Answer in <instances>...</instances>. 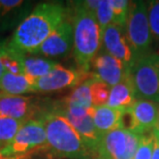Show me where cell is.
<instances>
[{
	"label": "cell",
	"mask_w": 159,
	"mask_h": 159,
	"mask_svg": "<svg viewBox=\"0 0 159 159\" xmlns=\"http://www.w3.org/2000/svg\"><path fill=\"white\" fill-rule=\"evenodd\" d=\"M152 132H153V134L156 136V138H158V139H159V116H158V120H157L156 126H155V128H154V130Z\"/></svg>",
	"instance_id": "f546056e"
},
{
	"label": "cell",
	"mask_w": 159,
	"mask_h": 159,
	"mask_svg": "<svg viewBox=\"0 0 159 159\" xmlns=\"http://www.w3.org/2000/svg\"><path fill=\"white\" fill-rule=\"evenodd\" d=\"M151 159H159V139H158V138H156V136H155V139H154L153 153H152Z\"/></svg>",
	"instance_id": "83f0119b"
},
{
	"label": "cell",
	"mask_w": 159,
	"mask_h": 159,
	"mask_svg": "<svg viewBox=\"0 0 159 159\" xmlns=\"http://www.w3.org/2000/svg\"><path fill=\"white\" fill-rule=\"evenodd\" d=\"M155 136L153 132L142 134L133 159H151L153 153Z\"/></svg>",
	"instance_id": "d4e9b609"
},
{
	"label": "cell",
	"mask_w": 159,
	"mask_h": 159,
	"mask_svg": "<svg viewBox=\"0 0 159 159\" xmlns=\"http://www.w3.org/2000/svg\"><path fill=\"white\" fill-rule=\"evenodd\" d=\"M141 135L122 128L106 133L101 136L98 156L106 159H133Z\"/></svg>",
	"instance_id": "52a82bcc"
},
{
	"label": "cell",
	"mask_w": 159,
	"mask_h": 159,
	"mask_svg": "<svg viewBox=\"0 0 159 159\" xmlns=\"http://www.w3.org/2000/svg\"><path fill=\"white\" fill-rule=\"evenodd\" d=\"M74 46V28L68 21H63L33 54L48 57L64 56Z\"/></svg>",
	"instance_id": "8fae6325"
},
{
	"label": "cell",
	"mask_w": 159,
	"mask_h": 159,
	"mask_svg": "<svg viewBox=\"0 0 159 159\" xmlns=\"http://www.w3.org/2000/svg\"><path fill=\"white\" fill-rule=\"evenodd\" d=\"M97 23L99 25L101 35L107 26L113 24V11L111 5V0H100L99 5L95 11Z\"/></svg>",
	"instance_id": "cb8c5ba5"
},
{
	"label": "cell",
	"mask_w": 159,
	"mask_h": 159,
	"mask_svg": "<svg viewBox=\"0 0 159 159\" xmlns=\"http://www.w3.org/2000/svg\"><path fill=\"white\" fill-rule=\"evenodd\" d=\"M23 4L22 0H0V18Z\"/></svg>",
	"instance_id": "4316f807"
},
{
	"label": "cell",
	"mask_w": 159,
	"mask_h": 159,
	"mask_svg": "<svg viewBox=\"0 0 159 159\" xmlns=\"http://www.w3.org/2000/svg\"><path fill=\"white\" fill-rule=\"evenodd\" d=\"M90 79H94L92 72L66 68L57 63L50 74L39 79L34 83L33 92L48 93V92L61 91L68 88H75Z\"/></svg>",
	"instance_id": "ba28073f"
},
{
	"label": "cell",
	"mask_w": 159,
	"mask_h": 159,
	"mask_svg": "<svg viewBox=\"0 0 159 159\" xmlns=\"http://www.w3.org/2000/svg\"><path fill=\"white\" fill-rule=\"evenodd\" d=\"M65 7L60 2H43L20 23L7 44L22 54H33L64 21Z\"/></svg>",
	"instance_id": "6da1fadb"
},
{
	"label": "cell",
	"mask_w": 159,
	"mask_h": 159,
	"mask_svg": "<svg viewBox=\"0 0 159 159\" xmlns=\"http://www.w3.org/2000/svg\"><path fill=\"white\" fill-rule=\"evenodd\" d=\"M43 151L48 152L43 121L32 119L22 126L11 144L0 150V154L5 158L28 159L32 154Z\"/></svg>",
	"instance_id": "277c9868"
},
{
	"label": "cell",
	"mask_w": 159,
	"mask_h": 159,
	"mask_svg": "<svg viewBox=\"0 0 159 159\" xmlns=\"http://www.w3.org/2000/svg\"><path fill=\"white\" fill-rule=\"evenodd\" d=\"M130 109L135 119L136 134L142 135L153 131L159 116V103L151 100L138 99Z\"/></svg>",
	"instance_id": "5bb4252c"
},
{
	"label": "cell",
	"mask_w": 159,
	"mask_h": 159,
	"mask_svg": "<svg viewBox=\"0 0 159 159\" xmlns=\"http://www.w3.org/2000/svg\"><path fill=\"white\" fill-rule=\"evenodd\" d=\"M95 159H106V158H103V157H101V156H98V157H96Z\"/></svg>",
	"instance_id": "1f68e13d"
},
{
	"label": "cell",
	"mask_w": 159,
	"mask_h": 159,
	"mask_svg": "<svg viewBox=\"0 0 159 159\" xmlns=\"http://www.w3.org/2000/svg\"><path fill=\"white\" fill-rule=\"evenodd\" d=\"M148 20L152 37L154 39L159 40V0L149 2Z\"/></svg>",
	"instance_id": "484cf974"
},
{
	"label": "cell",
	"mask_w": 159,
	"mask_h": 159,
	"mask_svg": "<svg viewBox=\"0 0 159 159\" xmlns=\"http://www.w3.org/2000/svg\"><path fill=\"white\" fill-rule=\"evenodd\" d=\"M0 92L7 95L22 96V94L33 92V88L24 75H14L5 71L0 79Z\"/></svg>",
	"instance_id": "ac0fdd59"
},
{
	"label": "cell",
	"mask_w": 159,
	"mask_h": 159,
	"mask_svg": "<svg viewBox=\"0 0 159 159\" xmlns=\"http://www.w3.org/2000/svg\"><path fill=\"white\" fill-rule=\"evenodd\" d=\"M0 159H11V158H5V157H3L1 154H0Z\"/></svg>",
	"instance_id": "4dcf8cb0"
},
{
	"label": "cell",
	"mask_w": 159,
	"mask_h": 159,
	"mask_svg": "<svg viewBox=\"0 0 159 159\" xmlns=\"http://www.w3.org/2000/svg\"><path fill=\"white\" fill-rule=\"evenodd\" d=\"M26 122L0 116V150L9 145Z\"/></svg>",
	"instance_id": "44dd1931"
},
{
	"label": "cell",
	"mask_w": 159,
	"mask_h": 159,
	"mask_svg": "<svg viewBox=\"0 0 159 159\" xmlns=\"http://www.w3.org/2000/svg\"><path fill=\"white\" fill-rule=\"evenodd\" d=\"M0 57L5 71L11 72L14 75H24L23 62L25 54L11 49L7 43H2Z\"/></svg>",
	"instance_id": "ffe728a7"
},
{
	"label": "cell",
	"mask_w": 159,
	"mask_h": 159,
	"mask_svg": "<svg viewBox=\"0 0 159 159\" xmlns=\"http://www.w3.org/2000/svg\"><path fill=\"white\" fill-rule=\"evenodd\" d=\"M102 46L107 51V54L119 59L128 70L131 69L138 60L126 39L125 29L115 24H111L104 30L102 34Z\"/></svg>",
	"instance_id": "9c48e42d"
},
{
	"label": "cell",
	"mask_w": 159,
	"mask_h": 159,
	"mask_svg": "<svg viewBox=\"0 0 159 159\" xmlns=\"http://www.w3.org/2000/svg\"><path fill=\"white\" fill-rule=\"evenodd\" d=\"M37 107L30 96H15L0 92V116L28 122L36 114Z\"/></svg>",
	"instance_id": "7c38bea8"
},
{
	"label": "cell",
	"mask_w": 159,
	"mask_h": 159,
	"mask_svg": "<svg viewBox=\"0 0 159 159\" xmlns=\"http://www.w3.org/2000/svg\"><path fill=\"white\" fill-rule=\"evenodd\" d=\"M74 5V57L79 70L91 72V63L102 44V35L95 12L83 1H75Z\"/></svg>",
	"instance_id": "3957f363"
},
{
	"label": "cell",
	"mask_w": 159,
	"mask_h": 159,
	"mask_svg": "<svg viewBox=\"0 0 159 159\" xmlns=\"http://www.w3.org/2000/svg\"><path fill=\"white\" fill-rule=\"evenodd\" d=\"M113 11V24L125 29L128 19L130 1L127 0H111Z\"/></svg>",
	"instance_id": "7402d4cb"
},
{
	"label": "cell",
	"mask_w": 159,
	"mask_h": 159,
	"mask_svg": "<svg viewBox=\"0 0 159 159\" xmlns=\"http://www.w3.org/2000/svg\"><path fill=\"white\" fill-rule=\"evenodd\" d=\"M136 100L134 88L128 74L122 82L111 88L107 106L118 110H126L131 107Z\"/></svg>",
	"instance_id": "9a60e30c"
},
{
	"label": "cell",
	"mask_w": 159,
	"mask_h": 159,
	"mask_svg": "<svg viewBox=\"0 0 159 159\" xmlns=\"http://www.w3.org/2000/svg\"><path fill=\"white\" fill-rule=\"evenodd\" d=\"M158 61H159V55H158Z\"/></svg>",
	"instance_id": "d6a6232c"
},
{
	"label": "cell",
	"mask_w": 159,
	"mask_h": 159,
	"mask_svg": "<svg viewBox=\"0 0 159 159\" xmlns=\"http://www.w3.org/2000/svg\"><path fill=\"white\" fill-rule=\"evenodd\" d=\"M1 48H2V43H0V54H1ZM5 72V69L3 67L2 65V62H1V57H0V79L2 78L3 74Z\"/></svg>",
	"instance_id": "f1b7e54d"
},
{
	"label": "cell",
	"mask_w": 159,
	"mask_h": 159,
	"mask_svg": "<svg viewBox=\"0 0 159 159\" xmlns=\"http://www.w3.org/2000/svg\"><path fill=\"white\" fill-rule=\"evenodd\" d=\"M47 133L48 153L57 158L95 159L75 129L64 117L54 111L41 116Z\"/></svg>",
	"instance_id": "7a4b0ae2"
},
{
	"label": "cell",
	"mask_w": 159,
	"mask_h": 159,
	"mask_svg": "<svg viewBox=\"0 0 159 159\" xmlns=\"http://www.w3.org/2000/svg\"><path fill=\"white\" fill-rule=\"evenodd\" d=\"M126 39L136 58L150 54L152 34L148 20V5L144 1H130L125 26Z\"/></svg>",
	"instance_id": "5b68a950"
},
{
	"label": "cell",
	"mask_w": 159,
	"mask_h": 159,
	"mask_svg": "<svg viewBox=\"0 0 159 159\" xmlns=\"http://www.w3.org/2000/svg\"><path fill=\"white\" fill-rule=\"evenodd\" d=\"M54 112L61 115L62 117L70 123V125L75 129L82 139L87 146V148L93 153L95 156H98V148H99L101 136L97 132L96 127L94 125L93 118H92V112L86 114L84 116L75 117L69 115L68 113L64 112L63 110L56 107L53 110Z\"/></svg>",
	"instance_id": "4fadbf2b"
},
{
	"label": "cell",
	"mask_w": 159,
	"mask_h": 159,
	"mask_svg": "<svg viewBox=\"0 0 159 159\" xmlns=\"http://www.w3.org/2000/svg\"><path fill=\"white\" fill-rule=\"evenodd\" d=\"M57 63L52 60H48L43 58H37V57H24V75L27 81L32 86L37 80L47 75L53 70Z\"/></svg>",
	"instance_id": "e0dca14e"
},
{
	"label": "cell",
	"mask_w": 159,
	"mask_h": 159,
	"mask_svg": "<svg viewBox=\"0 0 159 159\" xmlns=\"http://www.w3.org/2000/svg\"><path fill=\"white\" fill-rule=\"evenodd\" d=\"M91 68L93 69L91 72L94 79L106 83L111 88L118 85L129 74L119 59L107 53L98 54L91 63Z\"/></svg>",
	"instance_id": "30bf717a"
},
{
	"label": "cell",
	"mask_w": 159,
	"mask_h": 159,
	"mask_svg": "<svg viewBox=\"0 0 159 159\" xmlns=\"http://www.w3.org/2000/svg\"><path fill=\"white\" fill-rule=\"evenodd\" d=\"M124 110H118L107 106L94 107L92 110V118L97 132L100 136L106 133L120 128V120Z\"/></svg>",
	"instance_id": "2e32d148"
},
{
	"label": "cell",
	"mask_w": 159,
	"mask_h": 159,
	"mask_svg": "<svg viewBox=\"0 0 159 159\" xmlns=\"http://www.w3.org/2000/svg\"><path fill=\"white\" fill-rule=\"evenodd\" d=\"M92 80H87L86 82L82 83L78 87L74 88L71 93L68 95L64 99L65 107H81L88 111H91L93 109V103H92V97H91V82Z\"/></svg>",
	"instance_id": "d6986e66"
},
{
	"label": "cell",
	"mask_w": 159,
	"mask_h": 159,
	"mask_svg": "<svg viewBox=\"0 0 159 159\" xmlns=\"http://www.w3.org/2000/svg\"><path fill=\"white\" fill-rule=\"evenodd\" d=\"M136 99L159 103V61L157 54H149L135 61L129 70Z\"/></svg>",
	"instance_id": "8992f818"
},
{
	"label": "cell",
	"mask_w": 159,
	"mask_h": 159,
	"mask_svg": "<svg viewBox=\"0 0 159 159\" xmlns=\"http://www.w3.org/2000/svg\"><path fill=\"white\" fill-rule=\"evenodd\" d=\"M111 87L106 83L98 81V80H92L91 82V97L93 107H102L107 106V99L110 96Z\"/></svg>",
	"instance_id": "603a6c76"
}]
</instances>
